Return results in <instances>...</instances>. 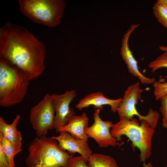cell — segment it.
Here are the masks:
<instances>
[{
  "mask_svg": "<svg viewBox=\"0 0 167 167\" xmlns=\"http://www.w3.org/2000/svg\"><path fill=\"white\" fill-rule=\"evenodd\" d=\"M46 46L26 28L8 22L0 29V58L16 66L29 80L36 79L45 66Z\"/></svg>",
  "mask_w": 167,
  "mask_h": 167,
  "instance_id": "cell-1",
  "label": "cell"
},
{
  "mask_svg": "<svg viewBox=\"0 0 167 167\" xmlns=\"http://www.w3.org/2000/svg\"><path fill=\"white\" fill-rule=\"evenodd\" d=\"M29 80L23 71L7 60L0 58V105L11 107L25 96Z\"/></svg>",
  "mask_w": 167,
  "mask_h": 167,
  "instance_id": "cell-2",
  "label": "cell"
},
{
  "mask_svg": "<svg viewBox=\"0 0 167 167\" xmlns=\"http://www.w3.org/2000/svg\"><path fill=\"white\" fill-rule=\"evenodd\" d=\"M110 132L118 141L121 140L122 135L128 137L133 146L139 149L140 161L146 167L145 162L152 155V139L155 129L145 120L141 121L140 124L135 118L131 119L119 118L118 122L113 124Z\"/></svg>",
  "mask_w": 167,
  "mask_h": 167,
  "instance_id": "cell-3",
  "label": "cell"
},
{
  "mask_svg": "<svg viewBox=\"0 0 167 167\" xmlns=\"http://www.w3.org/2000/svg\"><path fill=\"white\" fill-rule=\"evenodd\" d=\"M28 151L25 161L27 167H66L72 156L62 150L57 140L46 136L33 139Z\"/></svg>",
  "mask_w": 167,
  "mask_h": 167,
  "instance_id": "cell-4",
  "label": "cell"
},
{
  "mask_svg": "<svg viewBox=\"0 0 167 167\" xmlns=\"http://www.w3.org/2000/svg\"><path fill=\"white\" fill-rule=\"evenodd\" d=\"M20 12L33 21L54 28L61 23L66 5L63 0H19Z\"/></svg>",
  "mask_w": 167,
  "mask_h": 167,
  "instance_id": "cell-5",
  "label": "cell"
},
{
  "mask_svg": "<svg viewBox=\"0 0 167 167\" xmlns=\"http://www.w3.org/2000/svg\"><path fill=\"white\" fill-rule=\"evenodd\" d=\"M55 110L51 95L46 93L31 109L29 120L37 137L45 136L54 129Z\"/></svg>",
  "mask_w": 167,
  "mask_h": 167,
  "instance_id": "cell-6",
  "label": "cell"
},
{
  "mask_svg": "<svg viewBox=\"0 0 167 167\" xmlns=\"http://www.w3.org/2000/svg\"><path fill=\"white\" fill-rule=\"evenodd\" d=\"M143 91L138 82L127 87L117 109V112L119 118L131 119L134 116H137L141 121L145 120L149 124L152 122L153 117L151 113L148 112L146 115L142 116L139 113L135 107L139 101L141 99Z\"/></svg>",
  "mask_w": 167,
  "mask_h": 167,
  "instance_id": "cell-7",
  "label": "cell"
},
{
  "mask_svg": "<svg viewBox=\"0 0 167 167\" xmlns=\"http://www.w3.org/2000/svg\"><path fill=\"white\" fill-rule=\"evenodd\" d=\"M100 111L99 109H95L93 114L94 122L85 129V132L88 138L93 139L100 148L115 147L118 140L112 136L110 132L113 124L110 121L102 120L99 115Z\"/></svg>",
  "mask_w": 167,
  "mask_h": 167,
  "instance_id": "cell-8",
  "label": "cell"
},
{
  "mask_svg": "<svg viewBox=\"0 0 167 167\" xmlns=\"http://www.w3.org/2000/svg\"><path fill=\"white\" fill-rule=\"evenodd\" d=\"M76 96V92L74 89L66 90L61 95L51 94L55 110L54 129L57 132L75 115L74 110L69 105Z\"/></svg>",
  "mask_w": 167,
  "mask_h": 167,
  "instance_id": "cell-9",
  "label": "cell"
},
{
  "mask_svg": "<svg viewBox=\"0 0 167 167\" xmlns=\"http://www.w3.org/2000/svg\"><path fill=\"white\" fill-rule=\"evenodd\" d=\"M139 24H134L131 26L125 33L122 40L120 54L123 60L127 65L129 73L132 75L138 78L143 84H153L155 81L154 78H149L145 76L139 69L137 62L134 57L129 45L130 36Z\"/></svg>",
  "mask_w": 167,
  "mask_h": 167,
  "instance_id": "cell-10",
  "label": "cell"
},
{
  "mask_svg": "<svg viewBox=\"0 0 167 167\" xmlns=\"http://www.w3.org/2000/svg\"><path fill=\"white\" fill-rule=\"evenodd\" d=\"M59 133V135L51 137L58 141L59 148L64 151H67L71 155L76 153H79L88 163L89 157L93 154L88 141L76 139L67 132Z\"/></svg>",
  "mask_w": 167,
  "mask_h": 167,
  "instance_id": "cell-11",
  "label": "cell"
},
{
  "mask_svg": "<svg viewBox=\"0 0 167 167\" xmlns=\"http://www.w3.org/2000/svg\"><path fill=\"white\" fill-rule=\"evenodd\" d=\"M122 98L112 100L106 97L103 92H98L88 94L79 100L75 105L76 108L79 110L83 109L93 105L95 109L102 110L103 106L109 105L111 107V111L115 113L120 103Z\"/></svg>",
  "mask_w": 167,
  "mask_h": 167,
  "instance_id": "cell-12",
  "label": "cell"
},
{
  "mask_svg": "<svg viewBox=\"0 0 167 167\" xmlns=\"http://www.w3.org/2000/svg\"><path fill=\"white\" fill-rule=\"evenodd\" d=\"M88 122L89 118L86 113L79 116L75 115L68 124L59 130L58 132H67L76 139L88 141V138L84 131L88 126Z\"/></svg>",
  "mask_w": 167,
  "mask_h": 167,
  "instance_id": "cell-13",
  "label": "cell"
},
{
  "mask_svg": "<svg viewBox=\"0 0 167 167\" xmlns=\"http://www.w3.org/2000/svg\"><path fill=\"white\" fill-rule=\"evenodd\" d=\"M20 117V115H16L10 124H7L2 117H0V133L2 134L15 147L22 151V138L20 132L17 128Z\"/></svg>",
  "mask_w": 167,
  "mask_h": 167,
  "instance_id": "cell-14",
  "label": "cell"
},
{
  "mask_svg": "<svg viewBox=\"0 0 167 167\" xmlns=\"http://www.w3.org/2000/svg\"><path fill=\"white\" fill-rule=\"evenodd\" d=\"M88 163L89 167H119L113 157L100 153H93Z\"/></svg>",
  "mask_w": 167,
  "mask_h": 167,
  "instance_id": "cell-15",
  "label": "cell"
},
{
  "mask_svg": "<svg viewBox=\"0 0 167 167\" xmlns=\"http://www.w3.org/2000/svg\"><path fill=\"white\" fill-rule=\"evenodd\" d=\"M0 147L4 153L9 165L11 167H15L14 161L15 155L21 151L17 148L4 135L0 133Z\"/></svg>",
  "mask_w": 167,
  "mask_h": 167,
  "instance_id": "cell-16",
  "label": "cell"
},
{
  "mask_svg": "<svg viewBox=\"0 0 167 167\" xmlns=\"http://www.w3.org/2000/svg\"><path fill=\"white\" fill-rule=\"evenodd\" d=\"M153 12L158 22L167 30V8L157 0L154 4Z\"/></svg>",
  "mask_w": 167,
  "mask_h": 167,
  "instance_id": "cell-17",
  "label": "cell"
},
{
  "mask_svg": "<svg viewBox=\"0 0 167 167\" xmlns=\"http://www.w3.org/2000/svg\"><path fill=\"white\" fill-rule=\"evenodd\" d=\"M148 66L155 72L158 69L162 68H167V52L164 51L161 55L158 56L155 60L152 61Z\"/></svg>",
  "mask_w": 167,
  "mask_h": 167,
  "instance_id": "cell-18",
  "label": "cell"
},
{
  "mask_svg": "<svg viewBox=\"0 0 167 167\" xmlns=\"http://www.w3.org/2000/svg\"><path fill=\"white\" fill-rule=\"evenodd\" d=\"M165 82L155 81L153 84L154 88V95L155 100H160L161 98L165 95H167V75Z\"/></svg>",
  "mask_w": 167,
  "mask_h": 167,
  "instance_id": "cell-19",
  "label": "cell"
},
{
  "mask_svg": "<svg viewBox=\"0 0 167 167\" xmlns=\"http://www.w3.org/2000/svg\"><path fill=\"white\" fill-rule=\"evenodd\" d=\"M87 163L81 156H72L68 160L66 167H89Z\"/></svg>",
  "mask_w": 167,
  "mask_h": 167,
  "instance_id": "cell-20",
  "label": "cell"
},
{
  "mask_svg": "<svg viewBox=\"0 0 167 167\" xmlns=\"http://www.w3.org/2000/svg\"><path fill=\"white\" fill-rule=\"evenodd\" d=\"M160 100V110L162 115V125L167 131V95L162 96Z\"/></svg>",
  "mask_w": 167,
  "mask_h": 167,
  "instance_id": "cell-21",
  "label": "cell"
},
{
  "mask_svg": "<svg viewBox=\"0 0 167 167\" xmlns=\"http://www.w3.org/2000/svg\"><path fill=\"white\" fill-rule=\"evenodd\" d=\"M0 167H11L7 162L2 149L0 148Z\"/></svg>",
  "mask_w": 167,
  "mask_h": 167,
  "instance_id": "cell-22",
  "label": "cell"
},
{
  "mask_svg": "<svg viewBox=\"0 0 167 167\" xmlns=\"http://www.w3.org/2000/svg\"><path fill=\"white\" fill-rule=\"evenodd\" d=\"M158 1L167 8V0H158Z\"/></svg>",
  "mask_w": 167,
  "mask_h": 167,
  "instance_id": "cell-23",
  "label": "cell"
},
{
  "mask_svg": "<svg viewBox=\"0 0 167 167\" xmlns=\"http://www.w3.org/2000/svg\"><path fill=\"white\" fill-rule=\"evenodd\" d=\"M159 49L162 51L167 52V46H160Z\"/></svg>",
  "mask_w": 167,
  "mask_h": 167,
  "instance_id": "cell-24",
  "label": "cell"
},
{
  "mask_svg": "<svg viewBox=\"0 0 167 167\" xmlns=\"http://www.w3.org/2000/svg\"><path fill=\"white\" fill-rule=\"evenodd\" d=\"M167 167V164H166V167Z\"/></svg>",
  "mask_w": 167,
  "mask_h": 167,
  "instance_id": "cell-25",
  "label": "cell"
}]
</instances>
